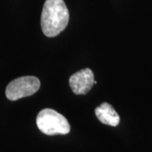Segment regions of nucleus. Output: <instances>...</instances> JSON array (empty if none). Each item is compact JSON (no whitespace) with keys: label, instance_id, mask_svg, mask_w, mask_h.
<instances>
[{"label":"nucleus","instance_id":"nucleus-1","mask_svg":"<svg viewBox=\"0 0 152 152\" xmlns=\"http://www.w3.org/2000/svg\"><path fill=\"white\" fill-rule=\"evenodd\" d=\"M69 13L64 0H46L41 16V27L48 37L59 35L68 26Z\"/></svg>","mask_w":152,"mask_h":152},{"label":"nucleus","instance_id":"nucleus-2","mask_svg":"<svg viewBox=\"0 0 152 152\" xmlns=\"http://www.w3.org/2000/svg\"><path fill=\"white\" fill-rule=\"evenodd\" d=\"M37 125L47 135L67 134L70 132V125L65 117L51 108L42 109L38 113Z\"/></svg>","mask_w":152,"mask_h":152},{"label":"nucleus","instance_id":"nucleus-3","mask_svg":"<svg viewBox=\"0 0 152 152\" xmlns=\"http://www.w3.org/2000/svg\"><path fill=\"white\" fill-rule=\"evenodd\" d=\"M41 83L35 76H22L17 78L7 86L6 97L10 101H16L20 98L32 96L40 89Z\"/></svg>","mask_w":152,"mask_h":152},{"label":"nucleus","instance_id":"nucleus-4","mask_svg":"<svg viewBox=\"0 0 152 152\" xmlns=\"http://www.w3.org/2000/svg\"><path fill=\"white\" fill-rule=\"evenodd\" d=\"M94 74L90 69H83L73 74L69 78V86L76 95H86L94 85Z\"/></svg>","mask_w":152,"mask_h":152},{"label":"nucleus","instance_id":"nucleus-5","mask_svg":"<svg viewBox=\"0 0 152 152\" xmlns=\"http://www.w3.org/2000/svg\"><path fill=\"white\" fill-rule=\"evenodd\" d=\"M98 120L103 124L116 127L119 124L120 117L115 109L107 102H103L95 110Z\"/></svg>","mask_w":152,"mask_h":152}]
</instances>
